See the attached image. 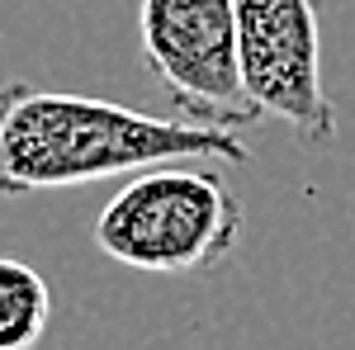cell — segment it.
<instances>
[{
    "mask_svg": "<svg viewBox=\"0 0 355 350\" xmlns=\"http://www.w3.org/2000/svg\"><path fill=\"white\" fill-rule=\"evenodd\" d=\"M171 161L251 166V147L227 128L142 114L76 90L33 81L0 85V199L95 185Z\"/></svg>",
    "mask_w": 355,
    "mask_h": 350,
    "instance_id": "cell-1",
    "label": "cell"
},
{
    "mask_svg": "<svg viewBox=\"0 0 355 350\" xmlns=\"http://www.w3.org/2000/svg\"><path fill=\"white\" fill-rule=\"evenodd\" d=\"M246 95L308 147L336 137L322 85V0H232Z\"/></svg>",
    "mask_w": 355,
    "mask_h": 350,
    "instance_id": "cell-4",
    "label": "cell"
},
{
    "mask_svg": "<svg viewBox=\"0 0 355 350\" xmlns=\"http://www.w3.org/2000/svg\"><path fill=\"white\" fill-rule=\"evenodd\" d=\"M53 326V289L28 261L0 256V350H38Z\"/></svg>",
    "mask_w": 355,
    "mask_h": 350,
    "instance_id": "cell-5",
    "label": "cell"
},
{
    "mask_svg": "<svg viewBox=\"0 0 355 350\" xmlns=\"http://www.w3.org/2000/svg\"><path fill=\"white\" fill-rule=\"evenodd\" d=\"M137 43L180 119L227 133L261 119L246 95L232 0H137Z\"/></svg>",
    "mask_w": 355,
    "mask_h": 350,
    "instance_id": "cell-3",
    "label": "cell"
},
{
    "mask_svg": "<svg viewBox=\"0 0 355 350\" xmlns=\"http://www.w3.org/2000/svg\"><path fill=\"white\" fill-rule=\"evenodd\" d=\"M246 232V209L223 170L199 161L147 166L95 218V246L137 274H209Z\"/></svg>",
    "mask_w": 355,
    "mask_h": 350,
    "instance_id": "cell-2",
    "label": "cell"
}]
</instances>
